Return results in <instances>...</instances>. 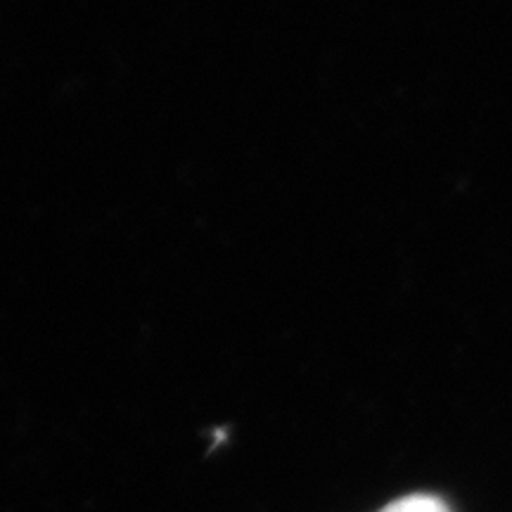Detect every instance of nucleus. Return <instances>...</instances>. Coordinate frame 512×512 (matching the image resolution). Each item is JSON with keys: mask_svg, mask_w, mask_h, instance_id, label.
<instances>
[{"mask_svg": "<svg viewBox=\"0 0 512 512\" xmlns=\"http://www.w3.org/2000/svg\"><path fill=\"white\" fill-rule=\"evenodd\" d=\"M380 512H451L434 496H406Z\"/></svg>", "mask_w": 512, "mask_h": 512, "instance_id": "f257e3e1", "label": "nucleus"}]
</instances>
